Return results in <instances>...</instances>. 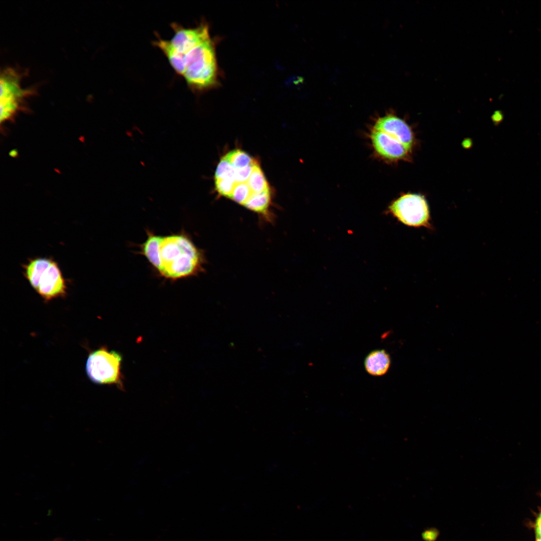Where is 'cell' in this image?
<instances>
[{
  "instance_id": "obj_1",
  "label": "cell",
  "mask_w": 541,
  "mask_h": 541,
  "mask_svg": "<svg viewBox=\"0 0 541 541\" xmlns=\"http://www.w3.org/2000/svg\"><path fill=\"white\" fill-rule=\"evenodd\" d=\"M156 46L193 92H203L217 85L215 44L202 29H178L170 39H160Z\"/></svg>"
},
{
  "instance_id": "obj_2",
  "label": "cell",
  "mask_w": 541,
  "mask_h": 541,
  "mask_svg": "<svg viewBox=\"0 0 541 541\" xmlns=\"http://www.w3.org/2000/svg\"><path fill=\"white\" fill-rule=\"evenodd\" d=\"M159 257L158 272L169 280L195 276L203 268L202 253L183 233L161 236Z\"/></svg>"
},
{
  "instance_id": "obj_3",
  "label": "cell",
  "mask_w": 541,
  "mask_h": 541,
  "mask_svg": "<svg viewBox=\"0 0 541 541\" xmlns=\"http://www.w3.org/2000/svg\"><path fill=\"white\" fill-rule=\"evenodd\" d=\"M122 361L119 353L101 347L89 355L86 363V373L95 383L115 385L123 389Z\"/></svg>"
},
{
  "instance_id": "obj_4",
  "label": "cell",
  "mask_w": 541,
  "mask_h": 541,
  "mask_svg": "<svg viewBox=\"0 0 541 541\" xmlns=\"http://www.w3.org/2000/svg\"><path fill=\"white\" fill-rule=\"evenodd\" d=\"M388 212L408 226L431 230L434 228L427 201L420 194L406 193L401 195L390 204Z\"/></svg>"
},
{
  "instance_id": "obj_5",
  "label": "cell",
  "mask_w": 541,
  "mask_h": 541,
  "mask_svg": "<svg viewBox=\"0 0 541 541\" xmlns=\"http://www.w3.org/2000/svg\"><path fill=\"white\" fill-rule=\"evenodd\" d=\"M23 75L13 68L4 69L1 73V120L13 117L24 108L27 99L34 95V88H24L21 82Z\"/></svg>"
},
{
  "instance_id": "obj_6",
  "label": "cell",
  "mask_w": 541,
  "mask_h": 541,
  "mask_svg": "<svg viewBox=\"0 0 541 541\" xmlns=\"http://www.w3.org/2000/svg\"><path fill=\"white\" fill-rule=\"evenodd\" d=\"M67 284L58 263L54 259L42 275L36 292L46 301L67 294Z\"/></svg>"
},
{
  "instance_id": "obj_7",
  "label": "cell",
  "mask_w": 541,
  "mask_h": 541,
  "mask_svg": "<svg viewBox=\"0 0 541 541\" xmlns=\"http://www.w3.org/2000/svg\"><path fill=\"white\" fill-rule=\"evenodd\" d=\"M373 147L377 154L388 160L405 159L411 149L384 132L373 129L370 133Z\"/></svg>"
},
{
  "instance_id": "obj_8",
  "label": "cell",
  "mask_w": 541,
  "mask_h": 541,
  "mask_svg": "<svg viewBox=\"0 0 541 541\" xmlns=\"http://www.w3.org/2000/svg\"><path fill=\"white\" fill-rule=\"evenodd\" d=\"M373 129L390 135L411 149L414 141L413 131L408 124L398 116L389 114L379 117Z\"/></svg>"
},
{
  "instance_id": "obj_9",
  "label": "cell",
  "mask_w": 541,
  "mask_h": 541,
  "mask_svg": "<svg viewBox=\"0 0 541 541\" xmlns=\"http://www.w3.org/2000/svg\"><path fill=\"white\" fill-rule=\"evenodd\" d=\"M272 200L270 190L253 193L243 206L257 213L261 218L269 222L273 221L274 217L270 208Z\"/></svg>"
},
{
  "instance_id": "obj_10",
  "label": "cell",
  "mask_w": 541,
  "mask_h": 541,
  "mask_svg": "<svg viewBox=\"0 0 541 541\" xmlns=\"http://www.w3.org/2000/svg\"><path fill=\"white\" fill-rule=\"evenodd\" d=\"M390 364V357L384 350L372 351L367 356L364 362L366 371L374 376H380L385 374L388 372Z\"/></svg>"
},
{
  "instance_id": "obj_11",
  "label": "cell",
  "mask_w": 541,
  "mask_h": 541,
  "mask_svg": "<svg viewBox=\"0 0 541 541\" xmlns=\"http://www.w3.org/2000/svg\"><path fill=\"white\" fill-rule=\"evenodd\" d=\"M53 260L51 257H37L29 259L23 265L24 277L35 291L38 288L42 275Z\"/></svg>"
},
{
  "instance_id": "obj_12",
  "label": "cell",
  "mask_w": 541,
  "mask_h": 541,
  "mask_svg": "<svg viewBox=\"0 0 541 541\" xmlns=\"http://www.w3.org/2000/svg\"><path fill=\"white\" fill-rule=\"evenodd\" d=\"M147 234V239L140 246V253L158 272L160 267L159 247L161 236L149 230Z\"/></svg>"
},
{
  "instance_id": "obj_13",
  "label": "cell",
  "mask_w": 541,
  "mask_h": 541,
  "mask_svg": "<svg viewBox=\"0 0 541 541\" xmlns=\"http://www.w3.org/2000/svg\"><path fill=\"white\" fill-rule=\"evenodd\" d=\"M246 182L253 193L270 190L264 174L257 161L253 165L251 173Z\"/></svg>"
},
{
  "instance_id": "obj_14",
  "label": "cell",
  "mask_w": 541,
  "mask_h": 541,
  "mask_svg": "<svg viewBox=\"0 0 541 541\" xmlns=\"http://www.w3.org/2000/svg\"><path fill=\"white\" fill-rule=\"evenodd\" d=\"M223 157L236 169L252 165L256 161L247 153L239 149L228 152Z\"/></svg>"
},
{
  "instance_id": "obj_15",
  "label": "cell",
  "mask_w": 541,
  "mask_h": 541,
  "mask_svg": "<svg viewBox=\"0 0 541 541\" xmlns=\"http://www.w3.org/2000/svg\"><path fill=\"white\" fill-rule=\"evenodd\" d=\"M252 194L247 182L236 183L230 199L243 206Z\"/></svg>"
},
{
  "instance_id": "obj_16",
  "label": "cell",
  "mask_w": 541,
  "mask_h": 541,
  "mask_svg": "<svg viewBox=\"0 0 541 541\" xmlns=\"http://www.w3.org/2000/svg\"><path fill=\"white\" fill-rule=\"evenodd\" d=\"M235 168L223 157L216 167L214 179H229L235 181Z\"/></svg>"
},
{
  "instance_id": "obj_17",
  "label": "cell",
  "mask_w": 541,
  "mask_h": 541,
  "mask_svg": "<svg viewBox=\"0 0 541 541\" xmlns=\"http://www.w3.org/2000/svg\"><path fill=\"white\" fill-rule=\"evenodd\" d=\"M236 182L229 179H214L215 188L217 193L221 196L230 198Z\"/></svg>"
},
{
  "instance_id": "obj_18",
  "label": "cell",
  "mask_w": 541,
  "mask_h": 541,
  "mask_svg": "<svg viewBox=\"0 0 541 541\" xmlns=\"http://www.w3.org/2000/svg\"><path fill=\"white\" fill-rule=\"evenodd\" d=\"M254 164L241 168H235L234 179L236 183L246 182L247 181L251 173Z\"/></svg>"
},
{
  "instance_id": "obj_19",
  "label": "cell",
  "mask_w": 541,
  "mask_h": 541,
  "mask_svg": "<svg viewBox=\"0 0 541 541\" xmlns=\"http://www.w3.org/2000/svg\"><path fill=\"white\" fill-rule=\"evenodd\" d=\"M438 532L435 529H430L425 530L422 534V536L425 541H435L438 536Z\"/></svg>"
},
{
  "instance_id": "obj_20",
  "label": "cell",
  "mask_w": 541,
  "mask_h": 541,
  "mask_svg": "<svg viewBox=\"0 0 541 541\" xmlns=\"http://www.w3.org/2000/svg\"><path fill=\"white\" fill-rule=\"evenodd\" d=\"M535 532L536 538H541V512L536 519Z\"/></svg>"
},
{
  "instance_id": "obj_21",
  "label": "cell",
  "mask_w": 541,
  "mask_h": 541,
  "mask_svg": "<svg viewBox=\"0 0 541 541\" xmlns=\"http://www.w3.org/2000/svg\"><path fill=\"white\" fill-rule=\"evenodd\" d=\"M536 541H541V538H536Z\"/></svg>"
}]
</instances>
